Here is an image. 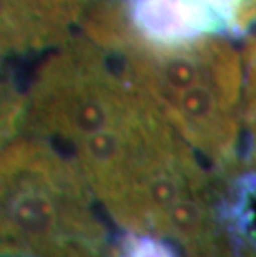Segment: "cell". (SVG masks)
I'll return each mask as SVG.
<instances>
[{"label": "cell", "instance_id": "5", "mask_svg": "<svg viewBox=\"0 0 256 257\" xmlns=\"http://www.w3.org/2000/svg\"><path fill=\"white\" fill-rule=\"evenodd\" d=\"M216 22L230 27H244L256 19V0H201Z\"/></svg>", "mask_w": 256, "mask_h": 257}, {"label": "cell", "instance_id": "3", "mask_svg": "<svg viewBox=\"0 0 256 257\" xmlns=\"http://www.w3.org/2000/svg\"><path fill=\"white\" fill-rule=\"evenodd\" d=\"M195 40L132 45L130 80L153 93V105L163 106L193 148L216 165H230L238 140L236 62L221 43Z\"/></svg>", "mask_w": 256, "mask_h": 257}, {"label": "cell", "instance_id": "7", "mask_svg": "<svg viewBox=\"0 0 256 257\" xmlns=\"http://www.w3.org/2000/svg\"><path fill=\"white\" fill-rule=\"evenodd\" d=\"M253 93H254V100H256V52L253 58ZM249 124H251V135H253V160L256 165V105H251V111H249Z\"/></svg>", "mask_w": 256, "mask_h": 257}, {"label": "cell", "instance_id": "2", "mask_svg": "<svg viewBox=\"0 0 256 257\" xmlns=\"http://www.w3.org/2000/svg\"><path fill=\"white\" fill-rule=\"evenodd\" d=\"M87 186L50 146L10 145L2 160L4 257H120Z\"/></svg>", "mask_w": 256, "mask_h": 257}, {"label": "cell", "instance_id": "6", "mask_svg": "<svg viewBox=\"0 0 256 257\" xmlns=\"http://www.w3.org/2000/svg\"><path fill=\"white\" fill-rule=\"evenodd\" d=\"M120 257H178V254L161 237L130 232L120 242Z\"/></svg>", "mask_w": 256, "mask_h": 257}, {"label": "cell", "instance_id": "4", "mask_svg": "<svg viewBox=\"0 0 256 257\" xmlns=\"http://www.w3.org/2000/svg\"><path fill=\"white\" fill-rule=\"evenodd\" d=\"M132 20L143 38L168 45L203 38L218 25L201 0H133Z\"/></svg>", "mask_w": 256, "mask_h": 257}, {"label": "cell", "instance_id": "1", "mask_svg": "<svg viewBox=\"0 0 256 257\" xmlns=\"http://www.w3.org/2000/svg\"><path fill=\"white\" fill-rule=\"evenodd\" d=\"M115 78L92 60H58L40 85L35 126L75 148L90 191L118 226L190 240L215 207L208 176L150 98Z\"/></svg>", "mask_w": 256, "mask_h": 257}]
</instances>
